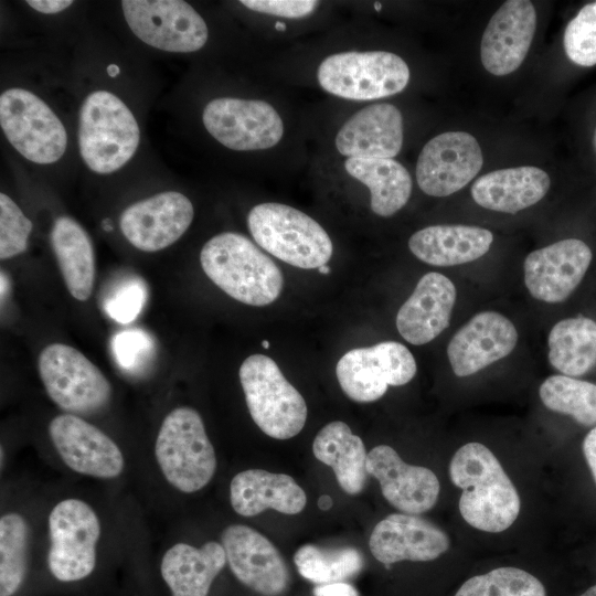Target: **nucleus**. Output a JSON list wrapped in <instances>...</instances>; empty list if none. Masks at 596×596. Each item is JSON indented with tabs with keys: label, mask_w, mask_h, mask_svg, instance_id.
<instances>
[{
	"label": "nucleus",
	"mask_w": 596,
	"mask_h": 596,
	"mask_svg": "<svg viewBox=\"0 0 596 596\" xmlns=\"http://www.w3.org/2000/svg\"><path fill=\"white\" fill-rule=\"evenodd\" d=\"M49 436L61 460L79 475L114 479L125 469V457L118 445L75 414L55 416L50 422Z\"/></svg>",
	"instance_id": "nucleus-15"
},
{
	"label": "nucleus",
	"mask_w": 596,
	"mask_h": 596,
	"mask_svg": "<svg viewBox=\"0 0 596 596\" xmlns=\"http://www.w3.org/2000/svg\"><path fill=\"white\" fill-rule=\"evenodd\" d=\"M202 120L212 137L236 151L272 148L284 134L279 114L264 100L215 98L204 107Z\"/></svg>",
	"instance_id": "nucleus-13"
},
{
	"label": "nucleus",
	"mask_w": 596,
	"mask_h": 596,
	"mask_svg": "<svg viewBox=\"0 0 596 596\" xmlns=\"http://www.w3.org/2000/svg\"><path fill=\"white\" fill-rule=\"evenodd\" d=\"M103 227L106 231H110L113 228L111 222L109 220H105L104 223H103Z\"/></svg>",
	"instance_id": "nucleus-49"
},
{
	"label": "nucleus",
	"mask_w": 596,
	"mask_h": 596,
	"mask_svg": "<svg viewBox=\"0 0 596 596\" xmlns=\"http://www.w3.org/2000/svg\"><path fill=\"white\" fill-rule=\"evenodd\" d=\"M312 594L313 596H359L356 588L344 582L317 585Z\"/></svg>",
	"instance_id": "nucleus-42"
},
{
	"label": "nucleus",
	"mask_w": 596,
	"mask_h": 596,
	"mask_svg": "<svg viewBox=\"0 0 596 596\" xmlns=\"http://www.w3.org/2000/svg\"><path fill=\"white\" fill-rule=\"evenodd\" d=\"M319 273L323 275H328L330 273V267L326 264L321 267H319Z\"/></svg>",
	"instance_id": "nucleus-48"
},
{
	"label": "nucleus",
	"mask_w": 596,
	"mask_h": 596,
	"mask_svg": "<svg viewBox=\"0 0 596 596\" xmlns=\"http://www.w3.org/2000/svg\"><path fill=\"white\" fill-rule=\"evenodd\" d=\"M50 242L67 290L75 299L87 300L95 279V258L89 235L74 219L63 215L55 219Z\"/></svg>",
	"instance_id": "nucleus-29"
},
{
	"label": "nucleus",
	"mask_w": 596,
	"mask_h": 596,
	"mask_svg": "<svg viewBox=\"0 0 596 596\" xmlns=\"http://www.w3.org/2000/svg\"><path fill=\"white\" fill-rule=\"evenodd\" d=\"M549 174L533 166L490 171L471 187L473 201L491 211L514 214L534 205L547 193Z\"/></svg>",
	"instance_id": "nucleus-26"
},
{
	"label": "nucleus",
	"mask_w": 596,
	"mask_h": 596,
	"mask_svg": "<svg viewBox=\"0 0 596 596\" xmlns=\"http://www.w3.org/2000/svg\"><path fill=\"white\" fill-rule=\"evenodd\" d=\"M416 362L402 343L384 341L347 352L337 363L338 382L348 397L369 403L381 398L387 386H401L416 374Z\"/></svg>",
	"instance_id": "nucleus-12"
},
{
	"label": "nucleus",
	"mask_w": 596,
	"mask_h": 596,
	"mask_svg": "<svg viewBox=\"0 0 596 596\" xmlns=\"http://www.w3.org/2000/svg\"><path fill=\"white\" fill-rule=\"evenodd\" d=\"M147 299V287L138 278L120 281L104 301V310L115 321L126 324L140 313Z\"/></svg>",
	"instance_id": "nucleus-39"
},
{
	"label": "nucleus",
	"mask_w": 596,
	"mask_h": 596,
	"mask_svg": "<svg viewBox=\"0 0 596 596\" xmlns=\"http://www.w3.org/2000/svg\"><path fill=\"white\" fill-rule=\"evenodd\" d=\"M563 45L573 63L584 67L596 65V1L585 4L568 22Z\"/></svg>",
	"instance_id": "nucleus-37"
},
{
	"label": "nucleus",
	"mask_w": 596,
	"mask_h": 596,
	"mask_svg": "<svg viewBox=\"0 0 596 596\" xmlns=\"http://www.w3.org/2000/svg\"><path fill=\"white\" fill-rule=\"evenodd\" d=\"M456 287L443 274H425L396 316V328L409 343L421 345L438 337L449 324Z\"/></svg>",
	"instance_id": "nucleus-24"
},
{
	"label": "nucleus",
	"mask_w": 596,
	"mask_h": 596,
	"mask_svg": "<svg viewBox=\"0 0 596 596\" xmlns=\"http://www.w3.org/2000/svg\"><path fill=\"white\" fill-rule=\"evenodd\" d=\"M517 342L518 331L507 317L483 311L454 334L447 355L457 376H469L510 354Z\"/></svg>",
	"instance_id": "nucleus-21"
},
{
	"label": "nucleus",
	"mask_w": 596,
	"mask_h": 596,
	"mask_svg": "<svg viewBox=\"0 0 596 596\" xmlns=\"http://www.w3.org/2000/svg\"><path fill=\"white\" fill-rule=\"evenodd\" d=\"M247 225L262 248L289 265L319 268L332 256V242L323 227L292 206L275 202L255 205Z\"/></svg>",
	"instance_id": "nucleus-5"
},
{
	"label": "nucleus",
	"mask_w": 596,
	"mask_h": 596,
	"mask_svg": "<svg viewBox=\"0 0 596 596\" xmlns=\"http://www.w3.org/2000/svg\"><path fill=\"white\" fill-rule=\"evenodd\" d=\"M547 345L554 369L567 376L584 375L596 365V321L578 316L556 322Z\"/></svg>",
	"instance_id": "nucleus-32"
},
{
	"label": "nucleus",
	"mask_w": 596,
	"mask_h": 596,
	"mask_svg": "<svg viewBox=\"0 0 596 596\" xmlns=\"http://www.w3.org/2000/svg\"><path fill=\"white\" fill-rule=\"evenodd\" d=\"M205 275L230 297L249 306L275 301L283 289L280 268L246 236L224 232L201 249Z\"/></svg>",
	"instance_id": "nucleus-2"
},
{
	"label": "nucleus",
	"mask_w": 596,
	"mask_h": 596,
	"mask_svg": "<svg viewBox=\"0 0 596 596\" xmlns=\"http://www.w3.org/2000/svg\"><path fill=\"white\" fill-rule=\"evenodd\" d=\"M369 547L374 558L385 565L427 562L448 550L449 539L434 523L416 514L392 513L374 526Z\"/></svg>",
	"instance_id": "nucleus-22"
},
{
	"label": "nucleus",
	"mask_w": 596,
	"mask_h": 596,
	"mask_svg": "<svg viewBox=\"0 0 596 596\" xmlns=\"http://www.w3.org/2000/svg\"><path fill=\"white\" fill-rule=\"evenodd\" d=\"M241 3L256 12L283 18H304L318 7L313 0H242Z\"/></svg>",
	"instance_id": "nucleus-41"
},
{
	"label": "nucleus",
	"mask_w": 596,
	"mask_h": 596,
	"mask_svg": "<svg viewBox=\"0 0 596 596\" xmlns=\"http://www.w3.org/2000/svg\"><path fill=\"white\" fill-rule=\"evenodd\" d=\"M221 544L234 576L264 596H278L289 584V570L277 547L257 530L232 524L221 534Z\"/></svg>",
	"instance_id": "nucleus-16"
},
{
	"label": "nucleus",
	"mask_w": 596,
	"mask_h": 596,
	"mask_svg": "<svg viewBox=\"0 0 596 596\" xmlns=\"http://www.w3.org/2000/svg\"><path fill=\"white\" fill-rule=\"evenodd\" d=\"M492 242V233L479 226L432 225L415 232L408 247L419 260L445 267L480 258Z\"/></svg>",
	"instance_id": "nucleus-28"
},
{
	"label": "nucleus",
	"mask_w": 596,
	"mask_h": 596,
	"mask_svg": "<svg viewBox=\"0 0 596 596\" xmlns=\"http://www.w3.org/2000/svg\"><path fill=\"white\" fill-rule=\"evenodd\" d=\"M453 483L462 489L458 508L464 520L485 532H502L517 520L521 503L497 457L480 443L461 446L449 464Z\"/></svg>",
	"instance_id": "nucleus-1"
},
{
	"label": "nucleus",
	"mask_w": 596,
	"mask_h": 596,
	"mask_svg": "<svg viewBox=\"0 0 596 596\" xmlns=\"http://www.w3.org/2000/svg\"><path fill=\"white\" fill-rule=\"evenodd\" d=\"M32 222L6 193H0V258L8 259L25 252Z\"/></svg>",
	"instance_id": "nucleus-38"
},
{
	"label": "nucleus",
	"mask_w": 596,
	"mask_h": 596,
	"mask_svg": "<svg viewBox=\"0 0 596 596\" xmlns=\"http://www.w3.org/2000/svg\"><path fill=\"white\" fill-rule=\"evenodd\" d=\"M374 8H375V10L379 11V10H381L382 6H381V3L377 2V3L374 4Z\"/></svg>",
	"instance_id": "nucleus-52"
},
{
	"label": "nucleus",
	"mask_w": 596,
	"mask_h": 596,
	"mask_svg": "<svg viewBox=\"0 0 596 596\" xmlns=\"http://www.w3.org/2000/svg\"><path fill=\"white\" fill-rule=\"evenodd\" d=\"M482 163L481 148L472 135L443 132L423 147L416 163V181L427 195L448 196L467 185Z\"/></svg>",
	"instance_id": "nucleus-14"
},
{
	"label": "nucleus",
	"mask_w": 596,
	"mask_h": 596,
	"mask_svg": "<svg viewBox=\"0 0 596 596\" xmlns=\"http://www.w3.org/2000/svg\"><path fill=\"white\" fill-rule=\"evenodd\" d=\"M315 457L332 468L339 486L348 494L360 493L366 481L368 454L362 439L341 421L328 423L312 443Z\"/></svg>",
	"instance_id": "nucleus-30"
},
{
	"label": "nucleus",
	"mask_w": 596,
	"mask_h": 596,
	"mask_svg": "<svg viewBox=\"0 0 596 596\" xmlns=\"http://www.w3.org/2000/svg\"><path fill=\"white\" fill-rule=\"evenodd\" d=\"M581 596H596V585L588 588L585 593H583Z\"/></svg>",
	"instance_id": "nucleus-47"
},
{
	"label": "nucleus",
	"mask_w": 596,
	"mask_h": 596,
	"mask_svg": "<svg viewBox=\"0 0 596 596\" xmlns=\"http://www.w3.org/2000/svg\"><path fill=\"white\" fill-rule=\"evenodd\" d=\"M455 596H546L543 584L517 567H499L466 581Z\"/></svg>",
	"instance_id": "nucleus-36"
},
{
	"label": "nucleus",
	"mask_w": 596,
	"mask_h": 596,
	"mask_svg": "<svg viewBox=\"0 0 596 596\" xmlns=\"http://www.w3.org/2000/svg\"><path fill=\"white\" fill-rule=\"evenodd\" d=\"M536 29L531 1L508 0L493 13L482 34L480 58L490 74L513 73L524 61Z\"/></svg>",
	"instance_id": "nucleus-19"
},
{
	"label": "nucleus",
	"mask_w": 596,
	"mask_h": 596,
	"mask_svg": "<svg viewBox=\"0 0 596 596\" xmlns=\"http://www.w3.org/2000/svg\"><path fill=\"white\" fill-rule=\"evenodd\" d=\"M230 501L242 517H254L267 509L297 514L306 507L307 496L289 475L247 469L232 478Z\"/></svg>",
	"instance_id": "nucleus-25"
},
{
	"label": "nucleus",
	"mask_w": 596,
	"mask_h": 596,
	"mask_svg": "<svg viewBox=\"0 0 596 596\" xmlns=\"http://www.w3.org/2000/svg\"><path fill=\"white\" fill-rule=\"evenodd\" d=\"M583 453L596 482V426L585 436Z\"/></svg>",
	"instance_id": "nucleus-44"
},
{
	"label": "nucleus",
	"mask_w": 596,
	"mask_h": 596,
	"mask_svg": "<svg viewBox=\"0 0 596 596\" xmlns=\"http://www.w3.org/2000/svg\"><path fill=\"white\" fill-rule=\"evenodd\" d=\"M294 562L298 573L317 585L343 582L364 565L362 553L354 547L320 549L312 544L300 546Z\"/></svg>",
	"instance_id": "nucleus-33"
},
{
	"label": "nucleus",
	"mask_w": 596,
	"mask_h": 596,
	"mask_svg": "<svg viewBox=\"0 0 596 596\" xmlns=\"http://www.w3.org/2000/svg\"><path fill=\"white\" fill-rule=\"evenodd\" d=\"M38 366L46 394L68 414L97 412L111 397V385L103 372L71 345H47L40 353Z\"/></svg>",
	"instance_id": "nucleus-8"
},
{
	"label": "nucleus",
	"mask_w": 596,
	"mask_h": 596,
	"mask_svg": "<svg viewBox=\"0 0 596 596\" xmlns=\"http://www.w3.org/2000/svg\"><path fill=\"white\" fill-rule=\"evenodd\" d=\"M269 345H270V344H269V341H267V340H263V341H262V347H263V348L268 349Z\"/></svg>",
	"instance_id": "nucleus-51"
},
{
	"label": "nucleus",
	"mask_w": 596,
	"mask_h": 596,
	"mask_svg": "<svg viewBox=\"0 0 596 596\" xmlns=\"http://www.w3.org/2000/svg\"><path fill=\"white\" fill-rule=\"evenodd\" d=\"M155 457L167 482L178 491L203 489L216 471V455L201 415L189 406L167 414L155 441Z\"/></svg>",
	"instance_id": "nucleus-3"
},
{
	"label": "nucleus",
	"mask_w": 596,
	"mask_h": 596,
	"mask_svg": "<svg viewBox=\"0 0 596 596\" xmlns=\"http://www.w3.org/2000/svg\"><path fill=\"white\" fill-rule=\"evenodd\" d=\"M317 78L328 93L351 100H373L402 92L409 68L398 55L386 51H347L326 57Z\"/></svg>",
	"instance_id": "nucleus-7"
},
{
	"label": "nucleus",
	"mask_w": 596,
	"mask_h": 596,
	"mask_svg": "<svg viewBox=\"0 0 596 596\" xmlns=\"http://www.w3.org/2000/svg\"><path fill=\"white\" fill-rule=\"evenodd\" d=\"M275 28L279 31H284L286 29V25L281 22L276 23Z\"/></svg>",
	"instance_id": "nucleus-50"
},
{
	"label": "nucleus",
	"mask_w": 596,
	"mask_h": 596,
	"mask_svg": "<svg viewBox=\"0 0 596 596\" xmlns=\"http://www.w3.org/2000/svg\"><path fill=\"white\" fill-rule=\"evenodd\" d=\"M344 169L369 188L370 205L376 215L387 217L395 214L411 196V174L394 159L348 158Z\"/></svg>",
	"instance_id": "nucleus-31"
},
{
	"label": "nucleus",
	"mask_w": 596,
	"mask_h": 596,
	"mask_svg": "<svg viewBox=\"0 0 596 596\" xmlns=\"http://www.w3.org/2000/svg\"><path fill=\"white\" fill-rule=\"evenodd\" d=\"M121 9L134 34L155 49L189 53L207 41L205 21L185 1L124 0Z\"/></svg>",
	"instance_id": "nucleus-11"
},
{
	"label": "nucleus",
	"mask_w": 596,
	"mask_h": 596,
	"mask_svg": "<svg viewBox=\"0 0 596 596\" xmlns=\"http://www.w3.org/2000/svg\"><path fill=\"white\" fill-rule=\"evenodd\" d=\"M107 72L110 76L114 77L119 73V68L115 64H113L107 67Z\"/></svg>",
	"instance_id": "nucleus-46"
},
{
	"label": "nucleus",
	"mask_w": 596,
	"mask_h": 596,
	"mask_svg": "<svg viewBox=\"0 0 596 596\" xmlns=\"http://www.w3.org/2000/svg\"><path fill=\"white\" fill-rule=\"evenodd\" d=\"M593 258L588 245L566 238L531 252L524 260V283L538 300L567 299L584 278Z\"/></svg>",
	"instance_id": "nucleus-18"
},
{
	"label": "nucleus",
	"mask_w": 596,
	"mask_h": 596,
	"mask_svg": "<svg viewBox=\"0 0 596 596\" xmlns=\"http://www.w3.org/2000/svg\"><path fill=\"white\" fill-rule=\"evenodd\" d=\"M110 348L121 369L136 371L151 358L155 343L148 332L132 328L116 333L111 338Z\"/></svg>",
	"instance_id": "nucleus-40"
},
{
	"label": "nucleus",
	"mask_w": 596,
	"mask_h": 596,
	"mask_svg": "<svg viewBox=\"0 0 596 596\" xmlns=\"http://www.w3.org/2000/svg\"><path fill=\"white\" fill-rule=\"evenodd\" d=\"M332 498L329 494H323L318 499V507L322 511H327L332 507Z\"/></svg>",
	"instance_id": "nucleus-45"
},
{
	"label": "nucleus",
	"mask_w": 596,
	"mask_h": 596,
	"mask_svg": "<svg viewBox=\"0 0 596 596\" xmlns=\"http://www.w3.org/2000/svg\"><path fill=\"white\" fill-rule=\"evenodd\" d=\"M238 375L251 417L264 434L284 440L301 432L307 419L306 402L272 358L249 355Z\"/></svg>",
	"instance_id": "nucleus-6"
},
{
	"label": "nucleus",
	"mask_w": 596,
	"mask_h": 596,
	"mask_svg": "<svg viewBox=\"0 0 596 596\" xmlns=\"http://www.w3.org/2000/svg\"><path fill=\"white\" fill-rule=\"evenodd\" d=\"M30 526L18 512L0 518V596H12L21 587L28 567Z\"/></svg>",
	"instance_id": "nucleus-34"
},
{
	"label": "nucleus",
	"mask_w": 596,
	"mask_h": 596,
	"mask_svg": "<svg viewBox=\"0 0 596 596\" xmlns=\"http://www.w3.org/2000/svg\"><path fill=\"white\" fill-rule=\"evenodd\" d=\"M194 215L188 196L178 191L157 193L129 205L119 226L126 240L142 252H158L177 242Z\"/></svg>",
	"instance_id": "nucleus-17"
},
{
	"label": "nucleus",
	"mask_w": 596,
	"mask_h": 596,
	"mask_svg": "<svg viewBox=\"0 0 596 596\" xmlns=\"http://www.w3.org/2000/svg\"><path fill=\"white\" fill-rule=\"evenodd\" d=\"M337 150L348 158L393 159L403 146V117L387 103L353 114L336 136Z\"/></svg>",
	"instance_id": "nucleus-23"
},
{
	"label": "nucleus",
	"mask_w": 596,
	"mask_h": 596,
	"mask_svg": "<svg viewBox=\"0 0 596 596\" xmlns=\"http://www.w3.org/2000/svg\"><path fill=\"white\" fill-rule=\"evenodd\" d=\"M139 140L137 120L121 99L107 91L86 96L79 110L78 147L93 172L119 170L132 158Z\"/></svg>",
	"instance_id": "nucleus-4"
},
{
	"label": "nucleus",
	"mask_w": 596,
	"mask_h": 596,
	"mask_svg": "<svg viewBox=\"0 0 596 596\" xmlns=\"http://www.w3.org/2000/svg\"><path fill=\"white\" fill-rule=\"evenodd\" d=\"M0 125L11 146L40 164L61 159L67 134L54 111L34 93L14 87L0 96Z\"/></svg>",
	"instance_id": "nucleus-10"
},
{
	"label": "nucleus",
	"mask_w": 596,
	"mask_h": 596,
	"mask_svg": "<svg viewBox=\"0 0 596 596\" xmlns=\"http://www.w3.org/2000/svg\"><path fill=\"white\" fill-rule=\"evenodd\" d=\"M594 147H595V150H596V129H595V132H594Z\"/></svg>",
	"instance_id": "nucleus-53"
},
{
	"label": "nucleus",
	"mask_w": 596,
	"mask_h": 596,
	"mask_svg": "<svg viewBox=\"0 0 596 596\" xmlns=\"http://www.w3.org/2000/svg\"><path fill=\"white\" fill-rule=\"evenodd\" d=\"M226 563L221 543L209 541L196 547L180 542L164 552L160 573L171 596H207L213 581Z\"/></svg>",
	"instance_id": "nucleus-27"
},
{
	"label": "nucleus",
	"mask_w": 596,
	"mask_h": 596,
	"mask_svg": "<svg viewBox=\"0 0 596 596\" xmlns=\"http://www.w3.org/2000/svg\"><path fill=\"white\" fill-rule=\"evenodd\" d=\"M47 525V566L52 575L61 582H76L91 575L102 532L95 510L81 499L67 498L52 508Z\"/></svg>",
	"instance_id": "nucleus-9"
},
{
	"label": "nucleus",
	"mask_w": 596,
	"mask_h": 596,
	"mask_svg": "<svg viewBox=\"0 0 596 596\" xmlns=\"http://www.w3.org/2000/svg\"><path fill=\"white\" fill-rule=\"evenodd\" d=\"M539 395L549 409L570 415L584 426L596 425V384L573 376H549Z\"/></svg>",
	"instance_id": "nucleus-35"
},
{
	"label": "nucleus",
	"mask_w": 596,
	"mask_h": 596,
	"mask_svg": "<svg viewBox=\"0 0 596 596\" xmlns=\"http://www.w3.org/2000/svg\"><path fill=\"white\" fill-rule=\"evenodd\" d=\"M26 3L34 10L44 14H54L64 11L73 1L71 0H29Z\"/></svg>",
	"instance_id": "nucleus-43"
},
{
	"label": "nucleus",
	"mask_w": 596,
	"mask_h": 596,
	"mask_svg": "<svg viewBox=\"0 0 596 596\" xmlns=\"http://www.w3.org/2000/svg\"><path fill=\"white\" fill-rule=\"evenodd\" d=\"M366 470L379 481L387 502L403 513L419 514L437 502L440 485L436 475L426 467L406 464L387 445L371 449Z\"/></svg>",
	"instance_id": "nucleus-20"
}]
</instances>
